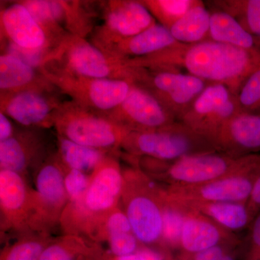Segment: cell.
<instances>
[{
    "label": "cell",
    "instance_id": "6da1fadb",
    "mask_svg": "<svg viewBox=\"0 0 260 260\" xmlns=\"http://www.w3.org/2000/svg\"><path fill=\"white\" fill-rule=\"evenodd\" d=\"M260 61V51L247 50L211 40L194 44L178 43L150 56L140 58V67L179 72L210 83L227 85L237 93L246 77Z\"/></svg>",
    "mask_w": 260,
    "mask_h": 260
},
{
    "label": "cell",
    "instance_id": "7a4b0ae2",
    "mask_svg": "<svg viewBox=\"0 0 260 260\" xmlns=\"http://www.w3.org/2000/svg\"><path fill=\"white\" fill-rule=\"evenodd\" d=\"M124 172L109 154L90 175L88 190L81 200L68 203L59 225L65 234L81 236L95 242L104 218L119 207L124 188Z\"/></svg>",
    "mask_w": 260,
    "mask_h": 260
},
{
    "label": "cell",
    "instance_id": "3957f363",
    "mask_svg": "<svg viewBox=\"0 0 260 260\" xmlns=\"http://www.w3.org/2000/svg\"><path fill=\"white\" fill-rule=\"evenodd\" d=\"M123 172L121 200L133 234L143 245L160 243L162 204L167 189L155 184L141 169H130Z\"/></svg>",
    "mask_w": 260,
    "mask_h": 260
},
{
    "label": "cell",
    "instance_id": "277c9868",
    "mask_svg": "<svg viewBox=\"0 0 260 260\" xmlns=\"http://www.w3.org/2000/svg\"><path fill=\"white\" fill-rule=\"evenodd\" d=\"M121 148L135 156L169 162L188 155L218 152L205 137L181 121L148 132H130Z\"/></svg>",
    "mask_w": 260,
    "mask_h": 260
},
{
    "label": "cell",
    "instance_id": "5b68a950",
    "mask_svg": "<svg viewBox=\"0 0 260 260\" xmlns=\"http://www.w3.org/2000/svg\"><path fill=\"white\" fill-rule=\"evenodd\" d=\"M54 126L59 136L78 144L113 153L121 148L130 131L104 115L62 102L54 116Z\"/></svg>",
    "mask_w": 260,
    "mask_h": 260
},
{
    "label": "cell",
    "instance_id": "8992f818",
    "mask_svg": "<svg viewBox=\"0 0 260 260\" xmlns=\"http://www.w3.org/2000/svg\"><path fill=\"white\" fill-rule=\"evenodd\" d=\"M47 63L86 78L126 80L133 83V68L126 66L125 61L77 36L65 38L52 51Z\"/></svg>",
    "mask_w": 260,
    "mask_h": 260
},
{
    "label": "cell",
    "instance_id": "52a82bcc",
    "mask_svg": "<svg viewBox=\"0 0 260 260\" xmlns=\"http://www.w3.org/2000/svg\"><path fill=\"white\" fill-rule=\"evenodd\" d=\"M54 88L80 107L106 114L124 102L133 85L126 80L96 79L80 76L47 63L39 69Z\"/></svg>",
    "mask_w": 260,
    "mask_h": 260
},
{
    "label": "cell",
    "instance_id": "ba28073f",
    "mask_svg": "<svg viewBox=\"0 0 260 260\" xmlns=\"http://www.w3.org/2000/svg\"><path fill=\"white\" fill-rule=\"evenodd\" d=\"M260 174V153L242 158L227 175L201 185L167 187L168 196L181 204L203 203H248Z\"/></svg>",
    "mask_w": 260,
    "mask_h": 260
},
{
    "label": "cell",
    "instance_id": "9c48e42d",
    "mask_svg": "<svg viewBox=\"0 0 260 260\" xmlns=\"http://www.w3.org/2000/svg\"><path fill=\"white\" fill-rule=\"evenodd\" d=\"M133 68V83L151 93L180 121L210 83L181 72Z\"/></svg>",
    "mask_w": 260,
    "mask_h": 260
},
{
    "label": "cell",
    "instance_id": "30bf717a",
    "mask_svg": "<svg viewBox=\"0 0 260 260\" xmlns=\"http://www.w3.org/2000/svg\"><path fill=\"white\" fill-rule=\"evenodd\" d=\"M65 166L59 155L48 156L38 167L32 189L30 232L47 233L59 224L69 200L64 187Z\"/></svg>",
    "mask_w": 260,
    "mask_h": 260
},
{
    "label": "cell",
    "instance_id": "8fae6325",
    "mask_svg": "<svg viewBox=\"0 0 260 260\" xmlns=\"http://www.w3.org/2000/svg\"><path fill=\"white\" fill-rule=\"evenodd\" d=\"M239 112L236 92L223 84L210 83L180 121L213 145L219 129Z\"/></svg>",
    "mask_w": 260,
    "mask_h": 260
},
{
    "label": "cell",
    "instance_id": "7c38bea8",
    "mask_svg": "<svg viewBox=\"0 0 260 260\" xmlns=\"http://www.w3.org/2000/svg\"><path fill=\"white\" fill-rule=\"evenodd\" d=\"M242 158H232L220 152L188 155L169 162L155 178L165 182L167 187L201 185L227 175L239 167Z\"/></svg>",
    "mask_w": 260,
    "mask_h": 260
},
{
    "label": "cell",
    "instance_id": "4fadbf2b",
    "mask_svg": "<svg viewBox=\"0 0 260 260\" xmlns=\"http://www.w3.org/2000/svg\"><path fill=\"white\" fill-rule=\"evenodd\" d=\"M155 24V19L141 1L107 2L103 13L102 25L94 32L93 44L104 51Z\"/></svg>",
    "mask_w": 260,
    "mask_h": 260
},
{
    "label": "cell",
    "instance_id": "5bb4252c",
    "mask_svg": "<svg viewBox=\"0 0 260 260\" xmlns=\"http://www.w3.org/2000/svg\"><path fill=\"white\" fill-rule=\"evenodd\" d=\"M104 114L130 132L152 131L179 121L151 93L135 83L124 102Z\"/></svg>",
    "mask_w": 260,
    "mask_h": 260
},
{
    "label": "cell",
    "instance_id": "9a60e30c",
    "mask_svg": "<svg viewBox=\"0 0 260 260\" xmlns=\"http://www.w3.org/2000/svg\"><path fill=\"white\" fill-rule=\"evenodd\" d=\"M0 211L2 232L32 233V189L25 177L0 169Z\"/></svg>",
    "mask_w": 260,
    "mask_h": 260
},
{
    "label": "cell",
    "instance_id": "2e32d148",
    "mask_svg": "<svg viewBox=\"0 0 260 260\" xmlns=\"http://www.w3.org/2000/svg\"><path fill=\"white\" fill-rule=\"evenodd\" d=\"M61 104L49 92L1 94V112L27 128L44 129L54 126V116Z\"/></svg>",
    "mask_w": 260,
    "mask_h": 260
},
{
    "label": "cell",
    "instance_id": "e0dca14e",
    "mask_svg": "<svg viewBox=\"0 0 260 260\" xmlns=\"http://www.w3.org/2000/svg\"><path fill=\"white\" fill-rule=\"evenodd\" d=\"M213 143L220 153L234 158L260 152V114L239 112L218 132Z\"/></svg>",
    "mask_w": 260,
    "mask_h": 260
},
{
    "label": "cell",
    "instance_id": "ac0fdd59",
    "mask_svg": "<svg viewBox=\"0 0 260 260\" xmlns=\"http://www.w3.org/2000/svg\"><path fill=\"white\" fill-rule=\"evenodd\" d=\"M38 129L28 128L0 142V169L18 173L24 177L29 169H38L48 158L45 156L44 137Z\"/></svg>",
    "mask_w": 260,
    "mask_h": 260
},
{
    "label": "cell",
    "instance_id": "d6986e66",
    "mask_svg": "<svg viewBox=\"0 0 260 260\" xmlns=\"http://www.w3.org/2000/svg\"><path fill=\"white\" fill-rule=\"evenodd\" d=\"M237 242L234 234L224 230L204 215L190 210L186 214L179 246L186 254L194 256L215 246Z\"/></svg>",
    "mask_w": 260,
    "mask_h": 260
},
{
    "label": "cell",
    "instance_id": "ffe728a7",
    "mask_svg": "<svg viewBox=\"0 0 260 260\" xmlns=\"http://www.w3.org/2000/svg\"><path fill=\"white\" fill-rule=\"evenodd\" d=\"M1 30L8 42L19 47L54 50L42 27L20 2H15L2 10Z\"/></svg>",
    "mask_w": 260,
    "mask_h": 260
},
{
    "label": "cell",
    "instance_id": "44dd1931",
    "mask_svg": "<svg viewBox=\"0 0 260 260\" xmlns=\"http://www.w3.org/2000/svg\"><path fill=\"white\" fill-rule=\"evenodd\" d=\"M51 85L40 70L10 54L0 56V89L1 94L23 91L50 92Z\"/></svg>",
    "mask_w": 260,
    "mask_h": 260
},
{
    "label": "cell",
    "instance_id": "7402d4cb",
    "mask_svg": "<svg viewBox=\"0 0 260 260\" xmlns=\"http://www.w3.org/2000/svg\"><path fill=\"white\" fill-rule=\"evenodd\" d=\"M178 43L169 28L156 23L138 35L115 43L104 51L126 60L151 55Z\"/></svg>",
    "mask_w": 260,
    "mask_h": 260
},
{
    "label": "cell",
    "instance_id": "603a6c76",
    "mask_svg": "<svg viewBox=\"0 0 260 260\" xmlns=\"http://www.w3.org/2000/svg\"><path fill=\"white\" fill-rule=\"evenodd\" d=\"M181 205L204 215L232 234L249 228L256 217L249 209L247 203L191 202Z\"/></svg>",
    "mask_w": 260,
    "mask_h": 260
},
{
    "label": "cell",
    "instance_id": "cb8c5ba5",
    "mask_svg": "<svg viewBox=\"0 0 260 260\" xmlns=\"http://www.w3.org/2000/svg\"><path fill=\"white\" fill-rule=\"evenodd\" d=\"M208 40L247 50L260 51V42L237 19L220 10L211 13Z\"/></svg>",
    "mask_w": 260,
    "mask_h": 260
},
{
    "label": "cell",
    "instance_id": "d4e9b609",
    "mask_svg": "<svg viewBox=\"0 0 260 260\" xmlns=\"http://www.w3.org/2000/svg\"><path fill=\"white\" fill-rule=\"evenodd\" d=\"M102 256L97 243L81 236L64 234L48 244L39 260H93Z\"/></svg>",
    "mask_w": 260,
    "mask_h": 260
},
{
    "label": "cell",
    "instance_id": "484cf974",
    "mask_svg": "<svg viewBox=\"0 0 260 260\" xmlns=\"http://www.w3.org/2000/svg\"><path fill=\"white\" fill-rule=\"evenodd\" d=\"M210 16L211 13L200 1L169 30L175 40L181 44H194L208 40Z\"/></svg>",
    "mask_w": 260,
    "mask_h": 260
},
{
    "label": "cell",
    "instance_id": "4316f807",
    "mask_svg": "<svg viewBox=\"0 0 260 260\" xmlns=\"http://www.w3.org/2000/svg\"><path fill=\"white\" fill-rule=\"evenodd\" d=\"M58 155L68 169L92 174L109 154L108 152L78 144L57 135Z\"/></svg>",
    "mask_w": 260,
    "mask_h": 260
},
{
    "label": "cell",
    "instance_id": "83f0119b",
    "mask_svg": "<svg viewBox=\"0 0 260 260\" xmlns=\"http://www.w3.org/2000/svg\"><path fill=\"white\" fill-rule=\"evenodd\" d=\"M53 240L47 233H28L6 246L0 260H39L44 249Z\"/></svg>",
    "mask_w": 260,
    "mask_h": 260
},
{
    "label": "cell",
    "instance_id": "f1b7e54d",
    "mask_svg": "<svg viewBox=\"0 0 260 260\" xmlns=\"http://www.w3.org/2000/svg\"><path fill=\"white\" fill-rule=\"evenodd\" d=\"M188 211L189 210L184 205L171 199L166 191L162 204V232L160 243L168 247H179L183 225Z\"/></svg>",
    "mask_w": 260,
    "mask_h": 260
},
{
    "label": "cell",
    "instance_id": "f546056e",
    "mask_svg": "<svg viewBox=\"0 0 260 260\" xmlns=\"http://www.w3.org/2000/svg\"><path fill=\"white\" fill-rule=\"evenodd\" d=\"M214 4L237 19L260 42V0L215 1Z\"/></svg>",
    "mask_w": 260,
    "mask_h": 260
},
{
    "label": "cell",
    "instance_id": "4dcf8cb0",
    "mask_svg": "<svg viewBox=\"0 0 260 260\" xmlns=\"http://www.w3.org/2000/svg\"><path fill=\"white\" fill-rule=\"evenodd\" d=\"M146 7L159 24L170 29L176 22L200 3L198 0H144Z\"/></svg>",
    "mask_w": 260,
    "mask_h": 260
},
{
    "label": "cell",
    "instance_id": "1f68e13d",
    "mask_svg": "<svg viewBox=\"0 0 260 260\" xmlns=\"http://www.w3.org/2000/svg\"><path fill=\"white\" fill-rule=\"evenodd\" d=\"M237 98L241 112L260 110V61L238 89Z\"/></svg>",
    "mask_w": 260,
    "mask_h": 260
},
{
    "label": "cell",
    "instance_id": "d6a6232c",
    "mask_svg": "<svg viewBox=\"0 0 260 260\" xmlns=\"http://www.w3.org/2000/svg\"><path fill=\"white\" fill-rule=\"evenodd\" d=\"M132 232L133 230L127 215L124 209L117 207L108 213L103 220L95 237V242H107L108 238L114 234Z\"/></svg>",
    "mask_w": 260,
    "mask_h": 260
},
{
    "label": "cell",
    "instance_id": "836d02e7",
    "mask_svg": "<svg viewBox=\"0 0 260 260\" xmlns=\"http://www.w3.org/2000/svg\"><path fill=\"white\" fill-rule=\"evenodd\" d=\"M90 175L65 167L64 187L69 200L68 203H77L82 200L88 190Z\"/></svg>",
    "mask_w": 260,
    "mask_h": 260
},
{
    "label": "cell",
    "instance_id": "e575fe53",
    "mask_svg": "<svg viewBox=\"0 0 260 260\" xmlns=\"http://www.w3.org/2000/svg\"><path fill=\"white\" fill-rule=\"evenodd\" d=\"M109 251L112 256L134 254L140 247V243L133 232L114 234L108 238Z\"/></svg>",
    "mask_w": 260,
    "mask_h": 260
},
{
    "label": "cell",
    "instance_id": "d590c367",
    "mask_svg": "<svg viewBox=\"0 0 260 260\" xmlns=\"http://www.w3.org/2000/svg\"><path fill=\"white\" fill-rule=\"evenodd\" d=\"M249 229L247 260H260V213L256 215Z\"/></svg>",
    "mask_w": 260,
    "mask_h": 260
},
{
    "label": "cell",
    "instance_id": "8d00e7d4",
    "mask_svg": "<svg viewBox=\"0 0 260 260\" xmlns=\"http://www.w3.org/2000/svg\"><path fill=\"white\" fill-rule=\"evenodd\" d=\"M228 246H218L194 256V260H235L227 249Z\"/></svg>",
    "mask_w": 260,
    "mask_h": 260
},
{
    "label": "cell",
    "instance_id": "74e56055",
    "mask_svg": "<svg viewBox=\"0 0 260 260\" xmlns=\"http://www.w3.org/2000/svg\"><path fill=\"white\" fill-rule=\"evenodd\" d=\"M14 134V129L9 117L4 113H0V142L10 139Z\"/></svg>",
    "mask_w": 260,
    "mask_h": 260
},
{
    "label": "cell",
    "instance_id": "f35d334b",
    "mask_svg": "<svg viewBox=\"0 0 260 260\" xmlns=\"http://www.w3.org/2000/svg\"><path fill=\"white\" fill-rule=\"evenodd\" d=\"M247 204L249 209L255 216L260 213V174L254 184L252 193Z\"/></svg>",
    "mask_w": 260,
    "mask_h": 260
},
{
    "label": "cell",
    "instance_id": "ab89813d",
    "mask_svg": "<svg viewBox=\"0 0 260 260\" xmlns=\"http://www.w3.org/2000/svg\"><path fill=\"white\" fill-rule=\"evenodd\" d=\"M136 260H165L159 251L148 246H140L136 251Z\"/></svg>",
    "mask_w": 260,
    "mask_h": 260
},
{
    "label": "cell",
    "instance_id": "60d3db41",
    "mask_svg": "<svg viewBox=\"0 0 260 260\" xmlns=\"http://www.w3.org/2000/svg\"><path fill=\"white\" fill-rule=\"evenodd\" d=\"M256 113H258V114H260V110L259 111V112H256Z\"/></svg>",
    "mask_w": 260,
    "mask_h": 260
},
{
    "label": "cell",
    "instance_id": "b9f144b4",
    "mask_svg": "<svg viewBox=\"0 0 260 260\" xmlns=\"http://www.w3.org/2000/svg\"><path fill=\"white\" fill-rule=\"evenodd\" d=\"M93 260H102V259H93Z\"/></svg>",
    "mask_w": 260,
    "mask_h": 260
}]
</instances>
